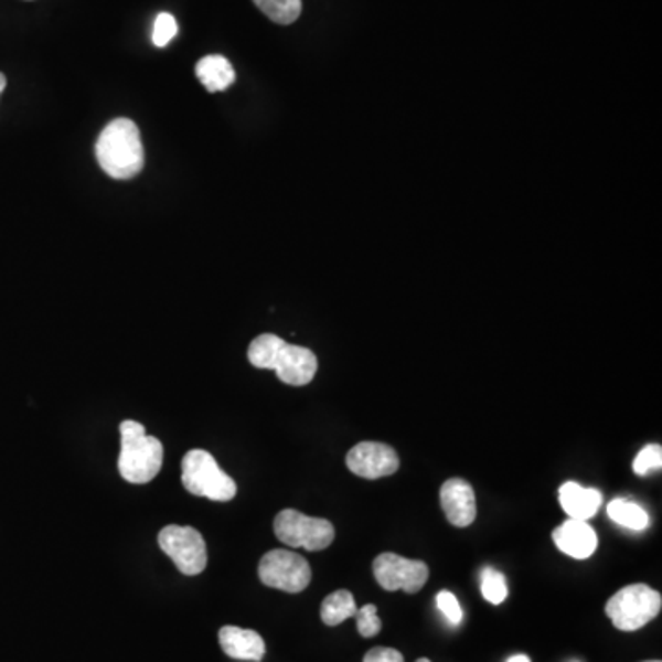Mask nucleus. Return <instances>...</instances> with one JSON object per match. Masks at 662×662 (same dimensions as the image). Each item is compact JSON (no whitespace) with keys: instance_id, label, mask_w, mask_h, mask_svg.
<instances>
[{"instance_id":"obj_1","label":"nucleus","mask_w":662,"mask_h":662,"mask_svg":"<svg viewBox=\"0 0 662 662\" xmlns=\"http://www.w3.org/2000/svg\"><path fill=\"white\" fill-rule=\"evenodd\" d=\"M248 361L259 370H275L286 385L306 386L313 381L319 361L309 348L295 346L273 333L256 337L248 346Z\"/></svg>"},{"instance_id":"obj_2","label":"nucleus","mask_w":662,"mask_h":662,"mask_svg":"<svg viewBox=\"0 0 662 662\" xmlns=\"http://www.w3.org/2000/svg\"><path fill=\"white\" fill-rule=\"evenodd\" d=\"M96 159L102 170L116 181H129L143 170L140 129L129 118H116L105 126L96 142Z\"/></svg>"},{"instance_id":"obj_3","label":"nucleus","mask_w":662,"mask_h":662,"mask_svg":"<svg viewBox=\"0 0 662 662\" xmlns=\"http://www.w3.org/2000/svg\"><path fill=\"white\" fill-rule=\"evenodd\" d=\"M121 447L118 471L131 484H148L159 474L164 447L159 438L146 435L142 424L126 419L120 424Z\"/></svg>"},{"instance_id":"obj_4","label":"nucleus","mask_w":662,"mask_h":662,"mask_svg":"<svg viewBox=\"0 0 662 662\" xmlns=\"http://www.w3.org/2000/svg\"><path fill=\"white\" fill-rule=\"evenodd\" d=\"M182 485L192 495L206 496L210 501L226 502L236 496L237 485L215 458L204 449H192L182 458Z\"/></svg>"},{"instance_id":"obj_5","label":"nucleus","mask_w":662,"mask_h":662,"mask_svg":"<svg viewBox=\"0 0 662 662\" xmlns=\"http://www.w3.org/2000/svg\"><path fill=\"white\" fill-rule=\"evenodd\" d=\"M662 596L650 585L634 584L622 587L606 604L607 617L620 631H637L661 612Z\"/></svg>"},{"instance_id":"obj_6","label":"nucleus","mask_w":662,"mask_h":662,"mask_svg":"<svg viewBox=\"0 0 662 662\" xmlns=\"http://www.w3.org/2000/svg\"><path fill=\"white\" fill-rule=\"evenodd\" d=\"M275 534L284 545L324 551L335 540V528L328 519L309 517L297 510H281L275 519Z\"/></svg>"},{"instance_id":"obj_7","label":"nucleus","mask_w":662,"mask_h":662,"mask_svg":"<svg viewBox=\"0 0 662 662\" xmlns=\"http://www.w3.org/2000/svg\"><path fill=\"white\" fill-rule=\"evenodd\" d=\"M159 546L160 551L164 552L166 556H170L175 567L186 576H197L203 573L209 563V552L203 535L192 526H179V524L164 526L160 530Z\"/></svg>"},{"instance_id":"obj_8","label":"nucleus","mask_w":662,"mask_h":662,"mask_svg":"<svg viewBox=\"0 0 662 662\" xmlns=\"http://www.w3.org/2000/svg\"><path fill=\"white\" fill-rule=\"evenodd\" d=\"M258 576L261 584L270 589L284 590V592H302L311 581V567L302 556L295 552L270 551L261 557L258 565Z\"/></svg>"},{"instance_id":"obj_9","label":"nucleus","mask_w":662,"mask_h":662,"mask_svg":"<svg viewBox=\"0 0 662 662\" xmlns=\"http://www.w3.org/2000/svg\"><path fill=\"white\" fill-rule=\"evenodd\" d=\"M374 576L385 590H405L408 595H414L427 584L429 567L418 559H407L385 552L374 559Z\"/></svg>"},{"instance_id":"obj_10","label":"nucleus","mask_w":662,"mask_h":662,"mask_svg":"<svg viewBox=\"0 0 662 662\" xmlns=\"http://www.w3.org/2000/svg\"><path fill=\"white\" fill-rule=\"evenodd\" d=\"M346 466L361 479L375 480L396 473L399 468V457L386 444L361 441L348 452Z\"/></svg>"},{"instance_id":"obj_11","label":"nucleus","mask_w":662,"mask_h":662,"mask_svg":"<svg viewBox=\"0 0 662 662\" xmlns=\"http://www.w3.org/2000/svg\"><path fill=\"white\" fill-rule=\"evenodd\" d=\"M441 510L452 526L466 528L477 517V499L469 482L463 479H449L440 490Z\"/></svg>"},{"instance_id":"obj_12","label":"nucleus","mask_w":662,"mask_h":662,"mask_svg":"<svg viewBox=\"0 0 662 662\" xmlns=\"http://www.w3.org/2000/svg\"><path fill=\"white\" fill-rule=\"evenodd\" d=\"M552 540L563 554L574 559H587L598 548V535L595 530L587 524V521H578V519H567L565 523L559 524L554 530Z\"/></svg>"},{"instance_id":"obj_13","label":"nucleus","mask_w":662,"mask_h":662,"mask_svg":"<svg viewBox=\"0 0 662 662\" xmlns=\"http://www.w3.org/2000/svg\"><path fill=\"white\" fill-rule=\"evenodd\" d=\"M221 650L237 661L259 662L265 655V642L253 629L225 626L220 629Z\"/></svg>"},{"instance_id":"obj_14","label":"nucleus","mask_w":662,"mask_h":662,"mask_svg":"<svg viewBox=\"0 0 662 662\" xmlns=\"http://www.w3.org/2000/svg\"><path fill=\"white\" fill-rule=\"evenodd\" d=\"M559 504L567 513L568 519L587 521L600 510L601 493L592 488L576 484V482H565L559 488Z\"/></svg>"},{"instance_id":"obj_15","label":"nucleus","mask_w":662,"mask_h":662,"mask_svg":"<svg viewBox=\"0 0 662 662\" xmlns=\"http://www.w3.org/2000/svg\"><path fill=\"white\" fill-rule=\"evenodd\" d=\"M195 76L209 93H221L236 82V72L231 61L223 55H206L195 65Z\"/></svg>"},{"instance_id":"obj_16","label":"nucleus","mask_w":662,"mask_h":662,"mask_svg":"<svg viewBox=\"0 0 662 662\" xmlns=\"http://www.w3.org/2000/svg\"><path fill=\"white\" fill-rule=\"evenodd\" d=\"M357 611V604L352 592L346 589L335 590L325 596L320 607V618L325 626H339L348 618H352Z\"/></svg>"},{"instance_id":"obj_17","label":"nucleus","mask_w":662,"mask_h":662,"mask_svg":"<svg viewBox=\"0 0 662 662\" xmlns=\"http://www.w3.org/2000/svg\"><path fill=\"white\" fill-rule=\"evenodd\" d=\"M607 515L623 528L637 530V532L648 528V524H650V517H648L644 508L634 504V502L626 501V499H615V501L609 502Z\"/></svg>"},{"instance_id":"obj_18","label":"nucleus","mask_w":662,"mask_h":662,"mask_svg":"<svg viewBox=\"0 0 662 662\" xmlns=\"http://www.w3.org/2000/svg\"><path fill=\"white\" fill-rule=\"evenodd\" d=\"M276 24H292L302 13V0H253Z\"/></svg>"},{"instance_id":"obj_19","label":"nucleus","mask_w":662,"mask_h":662,"mask_svg":"<svg viewBox=\"0 0 662 662\" xmlns=\"http://www.w3.org/2000/svg\"><path fill=\"white\" fill-rule=\"evenodd\" d=\"M480 590L485 600L499 606L502 601L506 600L508 585L504 579V574L499 573L495 568L485 567L480 574Z\"/></svg>"},{"instance_id":"obj_20","label":"nucleus","mask_w":662,"mask_h":662,"mask_svg":"<svg viewBox=\"0 0 662 662\" xmlns=\"http://www.w3.org/2000/svg\"><path fill=\"white\" fill-rule=\"evenodd\" d=\"M177 32H179V26H177L175 17L171 15V13H159L157 19H154L153 24V44L154 46H159V49H164L168 44L171 43V39L175 38Z\"/></svg>"},{"instance_id":"obj_21","label":"nucleus","mask_w":662,"mask_h":662,"mask_svg":"<svg viewBox=\"0 0 662 662\" xmlns=\"http://www.w3.org/2000/svg\"><path fill=\"white\" fill-rule=\"evenodd\" d=\"M355 620H357V631L364 639H372L381 631V620L377 618V607L374 604H366L355 611Z\"/></svg>"},{"instance_id":"obj_22","label":"nucleus","mask_w":662,"mask_h":662,"mask_svg":"<svg viewBox=\"0 0 662 662\" xmlns=\"http://www.w3.org/2000/svg\"><path fill=\"white\" fill-rule=\"evenodd\" d=\"M662 447L659 444H650L637 455L633 462V471L640 477L650 473L651 469H661Z\"/></svg>"},{"instance_id":"obj_23","label":"nucleus","mask_w":662,"mask_h":662,"mask_svg":"<svg viewBox=\"0 0 662 662\" xmlns=\"http://www.w3.org/2000/svg\"><path fill=\"white\" fill-rule=\"evenodd\" d=\"M436 606L444 612V617L447 618V622L452 626H458L462 622V607L458 604L457 596L449 592V590H440L436 596Z\"/></svg>"},{"instance_id":"obj_24","label":"nucleus","mask_w":662,"mask_h":662,"mask_svg":"<svg viewBox=\"0 0 662 662\" xmlns=\"http://www.w3.org/2000/svg\"><path fill=\"white\" fill-rule=\"evenodd\" d=\"M363 662H405L403 661V655L399 651L394 650V648H372V650L364 655Z\"/></svg>"},{"instance_id":"obj_25","label":"nucleus","mask_w":662,"mask_h":662,"mask_svg":"<svg viewBox=\"0 0 662 662\" xmlns=\"http://www.w3.org/2000/svg\"><path fill=\"white\" fill-rule=\"evenodd\" d=\"M508 662H532L530 661V656L526 655H513L508 659Z\"/></svg>"},{"instance_id":"obj_26","label":"nucleus","mask_w":662,"mask_h":662,"mask_svg":"<svg viewBox=\"0 0 662 662\" xmlns=\"http://www.w3.org/2000/svg\"><path fill=\"white\" fill-rule=\"evenodd\" d=\"M6 83H8L6 82V76L0 72V94L4 93Z\"/></svg>"},{"instance_id":"obj_27","label":"nucleus","mask_w":662,"mask_h":662,"mask_svg":"<svg viewBox=\"0 0 662 662\" xmlns=\"http://www.w3.org/2000/svg\"><path fill=\"white\" fill-rule=\"evenodd\" d=\"M416 662H430L429 659H418Z\"/></svg>"},{"instance_id":"obj_28","label":"nucleus","mask_w":662,"mask_h":662,"mask_svg":"<svg viewBox=\"0 0 662 662\" xmlns=\"http://www.w3.org/2000/svg\"><path fill=\"white\" fill-rule=\"evenodd\" d=\"M648 662H661V661H648Z\"/></svg>"},{"instance_id":"obj_29","label":"nucleus","mask_w":662,"mask_h":662,"mask_svg":"<svg viewBox=\"0 0 662 662\" xmlns=\"http://www.w3.org/2000/svg\"><path fill=\"white\" fill-rule=\"evenodd\" d=\"M573 662H578V661H573Z\"/></svg>"}]
</instances>
